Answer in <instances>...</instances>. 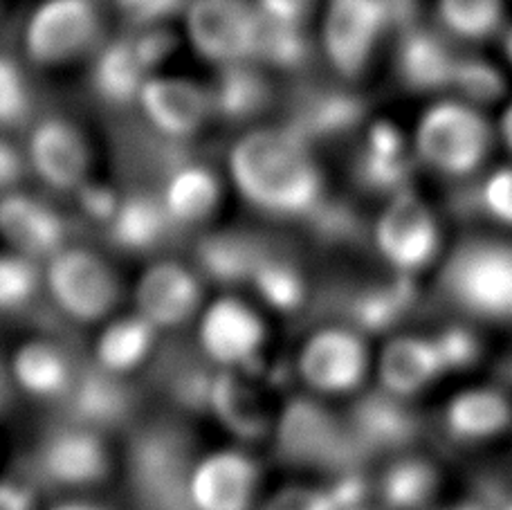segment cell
<instances>
[{"label": "cell", "instance_id": "obj_1", "mask_svg": "<svg viewBox=\"0 0 512 510\" xmlns=\"http://www.w3.org/2000/svg\"><path fill=\"white\" fill-rule=\"evenodd\" d=\"M227 173L245 203L265 216L301 221L326 196L313 144L288 124L243 133L227 156Z\"/></svg>", "mask_w": 512, "mask_h": 510}, {"label": "cell", "instance_id": "obj_2", "mask_svg": "<svg viewBox=\"0 0 512 510\" xmlns=\"http://www.w3.org/2000/svg\"><path fill=\"white\" fill-rule=\"evenodd\" d=\"M194 436L178 421L135 425L126 445V475L144 510H194L189 484L196 466Z\"/></svg>", "mask_w": 512, "mask_h": 510}, {"label": "cell", "instance_id": "obj_3", "mask_svg": "<svg viewBox=\"0 0 512 510\" xmlns=\"http://www.w3.org/2000/svg\"><path fill=\"white\" fill-rule=\"evenodd\" d=\"M438 290L472 320L512 324V243L495 236L461 241L443 261Z\"/></svg>", "mask_w": 512, "mask_h": 510}, {"label": "cell", "instance_id": "obj_4", "mask_svg": "<svg viewBox=\"0 0 512 510\" xmlns=\"http://www.w3.org/2000/svg\"><path fill=\"white\" fill-rule=\"evenodd\" d=\"M274 452L281 463L295 468H319L337 475L355 470L367 452L355 441L346 416L308 396H292L272 423Z\"/></svg>", "mask_w": 512, "mask_h": 510}, {"label": "cell", "instance_id": "obj_5", "mask_svg": "<svg viewBox=\"0 0 512 510\" xmlns=\"http://www.w3.org/2000/svg\"><path fill=\"white\" fill-rule=\"evenodd\" d=\"M492 147V126L477 104L441 99L420 115L414 153L436 173L468 178L486 162Z\"/></svg>", "mask_w": 512, "mask_h": 510}, {"label": "cell", "instance_id": "obj_6", "mask_svg": "<svg viewBox=\"0 0 512 510\" xmlns=\"http://www.w3.org/2000/svg\"><path fill=\"white\" fill-rule=\"evenodd\" d=\"M173 50L176 36L169 27H135L133 32L97 45L90 66V86L108 106H133L146 79L155 75Z\"/></svg>", "mask_w": 512, "mask_h": 510}, {"label": "cell", "instance_id": "obj_7", "mask_svg": "<svg viewBox=\"0 0 512 510\" xmlns=\"http://www.w3.org/2000/svg\"><path fill=\"white\" fill-rule=\"evenodd\" d=\"M43 286L59 313L77 324L106 320L120 299V281L106 259L70 243L45 261Z\"/></svg>", "mask_w": 512, "mask_h": 510}, {"label": "cell", "instance_id": "obj_8", "mask_svg": "<svg viewBox=\"0 0 512 510\" xmlns=\"http://www.w3.org/2000/svg\"><path fill=\"white\" fill-rule=\"evenodd\" d=\"M371 236L382 261L398 275L416 277L432 266L441 248L436 216L411 187L387 198Z\"/></svg>", "mask_w": 512, "mask_h": 510}, {"label": "cell", "instance_id": "obj_9", "mask_svg": "<svg viewBox=\"0 0 512 510\" xmlns=\"http://www.w3.org/2000/svg\"><path fill=\"white\" fill-rule=\"evenodd\" d=\"M102 36L95 0H45L25 27V54L36 66L57 68L93 52Z\"/></svg>", "mask_w": 512, "mask_h": 510}, {"label": "cell", "instance_id": "obj_10", "mask_svg": "<svg viewBox=\"0 0 512 510\" xmlns=\"http://www.w3.org/2000/svg\"><path fill=\"white\" fill-rule=\"evenodd\" d=\"M185 25L191 48L216 68L256 57L261 12L250 0H189Z\"/></svg>", "mask_w": 512, "mask_h": 510}, {"label": "cell", "instance_id": "obj_11", "mask_svg": "<svg viewBox=\"0 0 512 510\" xmlns=\"http://www.w3.org/2000/svg\"><path fill=\"white\" fill-rule=\"evenodd\" d=\"M367 335L346 324L324 326L301 344L295 371L306 389L317 396L353 394L369 371Z\"/></svg>", "mask_w": 512, "mask_h": 510}, {"label": "cell", "instance_id": "obj_12", "mask_svg": "<svg viewBox=\"0 0 512 510\" xmlns=\"http://www.w3.org/2000/svg\"><path fill=\"white\" fill-rule=\"evenodd\" d=\"M393 25L387 0H326L322 50L342 79L369 68L384 30Z\"/></svg>", "mask_w": 512, "mask_h": 510}, {"label": "cell", "instance_id": "obj_13", "mask_svg": "<svg viewBox=\"0 0 512 510\" xmlns=\"http://www.w3.org/2000/svg\"><path fill=\"white\" fill-rule=\"evenodd\" d=\"M32 466L41 481L57 488L81 490L102 484L113 461L104 432L63 418V423L41 439Z\"/></svg>", "mask_w": 512, "mask_h": 510}, {"label": "cell", "instance_id": "obj_14", "mask_svg": "<svg viewBox=\"0 0 512 510\" xmlns=\"http://www.w3.org/2000/svg\"><path fill=\"white\" fill-rule=\"evenodd\" d=\"M265 342L263 317L239 297H218L198 317L196 346L218 369L252 371L263 360Z\"/></svg>", "mask_w": 512, "mask_h": 510}, {"label": "cell", "instance_id": "obj_15", "mask_svg": "<svg viewBox=\"0 0 512 510\" xmlns=\"http://www.w3.org/2000/svg\"><path fill=\"white\" fill-rule=\"evenodd\" d=\"M27 165L45 187L75 191L90 180V147L75 124L63 117H43L25 144Z\"/></svg>", "mask_w": 512, "mask_h": 510}, {"label": "cell", "instance_id": "obj_16", "mask_svg": "<svg viewBox=\"0 0 512 510\" xmlns=\"http://www.w3.org/2000/svg\"><path fill=\"white\" fill-rule=\"evenodd\" d=\"M137 108L146 126L164 138L187 142L205 129L214 117L209 88L185 77L151 75L137 97Z\"/></svg>", "mask_w": 512, "mask_h": 510}, {"label": "cell", "instance_id": "obj_17", "mask_svg": "<svg viewBox=\"0 0 512 510\" xmlns=\"http://www.w3.org/2000/svg\"><path fill=\"white\" fill-rule=\"evenodd\" d=\"M59 403L66 409V421L106 434L131 423L137 409V391L128 376L108 371L93 360L90 364H77L66 396Z\"/></svg>", "mask_w": 512, "mask_h": 510}, {"label": "cell", "instance_id": "obj_18", "mask_svg": "<svg viewBox=\"0 0 512 510\" xmlns=\"http://www.w3.org/2000/svg\"><path fill=\"white\" fill-rule=\"evenodd\" d=\"M261 481V470L245 450L227 448L198 457L191 472L194 510H250Z\"/></svg>", "mask_w": 512, "mask_h": 510}, {"label": "cell", "instance_id": "obj_19", "mask_svg": "<svg viewBox=\"0 0 512 510\" xmlns=\"http://www.w3.org/2000/svg\"><path fill=\"white\" fill-rule=\"evenodd\" d=\"M135 311L160 331H173L196 317L203 304L198 272L178 261H158L135 284Z\"/></svg>", "mask_w": 512, "mask_h": 510}, {"label": "cell", "instance_id": "obj_20", "mask_svg": "<svg viewBox=\"0 0 512 510\" xmlns=\"http://www.w3.org/2000/svg\"><path fill=\"white\" fill-rule=\"evenodd\" d=\"M0 239L9 250L45 263L68 245V225L43 198L16 189L0 198Z\"/></svg>", "mask_w": 512, "mask_h": 510}, {"label": "cell", "instance_id": "obj_21", "mask_svg": "<svg viewBox=\"0 0 512 510\" xmlns=\"http://www.w3.org/2000/svg\"><path fill=\"white\" fill-rule=\"evenodd\" d=\"M407 400L382 387L355 400L346 423L367 457L378 452H398L414 443L420 421Z\"/></svg>", "mask_w": 512, "mask_h": 510}, {"label": "cell", "instance_id": "obj_22", "mask_svg": "<svg viewBox=\"0 0 512 510\" xmlns=\"http://www.w3.org/2000/svg\"><path fill=\"white\" fill-rule=\"evenodd\" d=\"M414 144H407L396 126L387 120L373 122L355 156V180L369 194L393 196L411 187L414 176Z\"/></svg>", "mask_w": 512, "mask_h": 510}, {"label": "cell", "instance_id": "obj_23", "mask_svg": "<svg viewBox=\"0 0 512 510\" xmlns=\"http://www.w3.org/2000/svg\"><path fill=\"white\" fill-rule=\"evenodd\" d=\"M367 106L360 95L340 86H306L290 104L288 126L310 144L340 140L358 126Z\"/></svg>", "mask_w": 512, "mask_h": 510}, {"label": "cell", "instance_id": "obj_24", "mask_svg": "<svg viewBox=\"0 0 512 510\" xmlns=\"http://www.w3.org/2000/svg\"><path fill=\"white\" fill-rule=\"evenodd\" d=\"M207 412L241 441L261 439L274 423V414L265 405L263 391L256 387L248 371L236 369L216 371Z\"/></svg>", "mask_w": 512, "mask_h": 510}, {"label": "cell", "instance_id": "obj_25", "mask_svg": "<svg viewBox=\"0 0 512 510\" xmlns=\"http://www.w3.org/2000/svg\"><path fill=\"white\" fill-rule=\"evenodd\" d=\"M337 299L342 302L340 308L346 326L362 335H376L405 320L418 302V286L411 275L393 272L389 281L353 288Z\"/></svg>", "mask_w": 512, "mask_h": 510}, {"label": "cell", "instance_id": "obj_26", "mask_svg": "<svg viewBox=\"0 0 512 510\" xmlns=\"http://www.w3.org/2000/svg\"><path fill=\"white\" fill-rule=\"evenodd\" d=\"M459 59L461 54H456L438 34L423 27H409L398 45L396 70L402 86L414 93H438L452 90Z\"/></svg>", "mask_w": 512, "mask_h": 510}, {"label": "cell", "instance_id": "obj_27", "mask_svg": "<svg viewBox=\"0 0 512 510\" xmlns=\"http://www.w3.org/2000/svg\"><path fill=\"white\" fill-rule=\"evenodd\" d=\"M445 376L434 338L400 335L387 344L378 358L380 387L391 394L411 398Z\"/></svg>", "mask_w": 512, "mask_h": 510}, {"label": "cell", "instance_id": "obj_28", "mask_svg": "<svg viewBox=\"0 0 512 510\" xmlns=\"http://www.w3.org/2000/svg\"><path fill=\"white\" fill-rule=\"evenodd\" d=\"M9 369L16 389L25 396L59 403L75 376L77 360L63 344L39 338L18 346L9 358Z\"/></svg>", "mask_w": 512, "mask_h": 510}, {"label": "cell", "instance_id": "obj_29", "mask_svg": "<svg viewBox=\"0 0 512 510\" xmlns=\"http://www.w3.org/2000/svg\"><path fill=\"white\" fill-rule=\"evenodd\" d=\"M104 227L115 248L135 254L162 248L169 234L180 230L164 209L160 194L151 191H133L122 196Z\"/></svg>", "mask_w": 512, "mask_h": 510}, {"label": "cell", "instance_id": "obj_30", "mask_svg": "<svg viewBox=\"0 0 512 510\" xmlns=\"http://www.w3.org/2000/svg\"><path fill=\"white\" fill-rule=\"evenodd\" d=\"M221 178L200 162L187 160L162 182L160 200L171 221L191 227L209 221L221 205Z\"/></svg>", "mask_w": 512, "mask_h": 510}, {"label": "cell", "instance_id": "obj_31", "mask_svg": "<svg viewBox=\"0 0 512 510\" xmlns=\"http://www.w3.org/2000/svg\"><path fill=\"white\" fill-rule=\"evenodd\" d=\"M512 421V400L495 387L465 389L445 409V427L452 439L479 443L495 439Z\"/></svg>", "mask_w": 512, "mask_h": 510}, {"label": "cell", "instance_id": "obj_32", "mask_svg": "<svg viewBox=\"0 0 512 510\" xmlns=\"http://www.w3.org/2000/svg\"><path fill=\"white\" fill-rule=\"evenodd\" d=\"M160 329L137 311L108 320L95 342V362L104 369L131 376L158 351Z\"/></svg>", "mask_w": 512, "mask_h": 510}, {"label": "cell", "instance_id": "obj_33", "mask_svg": "<svg viewBox=\"0 0 512 510\" xmlns=\"http://www.w3.org/2000/svg\"><path fill=\"white\" fill-rule=\"evenodd\" d=\"M256 61L230 63L218 68L212 95L214 117L223 122H250L272 102V84Z\"/></svg>", "mask_w": 512, "mask_h": 510}, {"label": "cell", "instance_id": "obj_34", "mask_svg": "<svg viewBox=\"0 0 512 510\" xmlns=\"http://www.w3.org/2000/svg\"><path fill=\"white\" fill-rule=\"evenodd\" d=\"M265 245L254 234L239 230L207 234L196 250L198 268L218 284H248Z\"/></svg>", "mask_w": 512, "mask_h": 510}, {"label": "cell", "instance_id": "obj_35", "mask_svg": "<svg viewBox=\"0 0 512 510\" xmlns=\"http://www.w3.org/2000/svg\"><path fill=\"white\" fill-rule=\"evenodd\" d=\"M216 371V364L209 362L196 346L194 351L162 353L155 378L178 407L187 412H207Z\"/></svg>", "mask_w": 512, "mask_h": 510}, {"label": "cell", "instance_id": "obj_36", "mask_svg": "<svg viewBox=\"0 0 512 510\" xmlns=\"http://www.w3.org/2000/svg\"><path fill=\"white\" fill-rule=\"evenodd\" d=\"M248 284L261 302L279 313H295L308 299V281L299 263L270 245H265Z\"/></svg>", "mask_w": 512, "mask_h": 510}, {"label": "cell", "instance_id": "obj_37", "mask_svg": "<svg viewBox=\"0 0 512 510\" xmlns=\"http://www.w3.org/2000/svg\"><path fill=\"white\" fill-rule=\"evenodd\" d=\"M441 477L432 461L420 457H400L389 463L378 481V495L389 510H420L432 502Z\"/></svg>", "mask_w": 512, "mask_h": 510}, {"label": "cell", "instance_id": "obj_38", "mask_svg": "<svg viewBox=\"0 0 512 510\" xmlns=\"http://www.w3.org/2000/svg\"><path fill=\"white\" fill-rule=\"evenodd\" d=\"M313 57V41L306 32V25L281 23L261 14L259 43H256L254 61L283 72H297L308 66Z\"/></svg>", "mask_w": 512, "mask_h": 510}, {"label": "cell", "instance_id": "obj_39", "mask_svg": "<svg viewBox=\"0 0 512 510\" xmlns=\"http://www.w3.org/2000/svg\"><path fill=\"white\" fill-rule=\"evenodd\" d=\"M438 18L459 39L483 41L504 27V0H438Z\"/></svg>", "mask_w": 512, "mask_h": 510}, {"label": "cell", "instance_id": "obj_40", "mask_svg": "<svg viewBox=\"0 0 512 510\" xmlns=\"http://www.w3.org/2000/svg\"><path fill=\"white\" fill-rule=\"evenodd\" d=\"M301 221L310 225V232L326 248H349L364 234V223L358 209L331 196L319 200L313 212Z\"/></svg>", "mask_w": 512, "mask_h": 510}, {"label": "cell", "instance_id": "obj_41", "mask_svg": "<svg viewBox=\"0 0 512 510\" xmlns=\"http://www.w3.org/2000/svg\"><path fill=\"white\" fill-rule=\"evenodd\" d=\"M41 263L14 250L0 254V313L21 311L43 286Z\"/></svg>", "mask_w": 512, "mask_h": 510}, {"label": "cell", "instance_id": "obj_42", "mask_svg": "<svg viewBox=\"0 0 512 510\" xmlns=\"http://www.w3.org/2000/svg\"><path fill=\"white\" fill-rule=\"evenodd\" d=\"M32 88L23 68L0 52V133L18 129L32 115Z\"/></svg>", "mask_w": 512, "mask_h": 510}, {"label": "cell", "instance_id": "obj_43", "mask_svg": "<svg viewBox=\"0 0 512 510\" xmlns=\"http://www.w3.org/2000/svg\"><path fill=\"white\" fill-rule=\"evenodd\" d=\"M452 90L470 104H490L504 95V75L492 63L477 57H461L456 66Z\"/></svg>", "mask_w": 512, "mask_h": 510}, {"label": "cell", "instance_id": "obj_44", "mask_svg": "<svg viewBox=\"0 0 512 510\" xmlns=\"http://www.w3.org/2000/svg\"><path fill=\"white\" fill-rule=\"evenodd\" d=\"M474 207L492 221L512 227V167H499L472 191Z\"/></svg>", "mask_w": 512, "mask_h": 510}, {"label": "cell", "instance_id": "obj_45", "mask_svg": "<svg viewBox=\"0 0 512 510\" xmlns=\"http://www.w3.org/2000/svg\"><path fill=\"white\" fill-rule=\"evenodd\" d=\"M438 355H441L445 373L463 371L481 358V340L477 333L463 324L447 326L441 333L432 335Z\"/></svg>", "mask_w": 512, "mask_h": 510}, {"label": "cell", "instance_id": "obj_46", "mask_svg": "<svg viewBox=\"0 0 512 510\" xmlns=\"http://www.w3.org/2000/svg\"><path fill=\"white\" fill-rule=\"evenodd\" d=\"M263 510H337L326 486H286L274 493Z\"/></svg>", "mask_w": 512, "mask_h": 510}, {"label": "cell", "instance_id": "obj_47", "mask_svg": "<svg viewBox=\"0 0 512 510\" xmlns=\"http://www.w3.org/2000/svg\"><path fill=\"white\" fill-rule=\"evenodd\" d=\"M25 173H30L25 149L16 147L14 142H9L0 135V198L16 191L21 180L25 178Z\"/></svg>", "mask_w": 512, "mask_h": 510}, {"label": "cell", "instance_id": "obj_48", "mask_svg": "<svg viewBox=\"0 0 512 510\" xmlns=\"http://www.w3.org/2000/svg\"><path fill=\"white\" fill-rule=\"evenodd\" d=\"M315 0H254V5L265 18L281 23L306 25L308 14L313 12Z\"/></svg>", "mask_w": 512, "mask_h": 510}, {"label": "cell", "instance_id": "obj_49", "mask_svg": "<svg viewBox=\"0 0 512 510\" xmlns=\"http://www.w3.org/2000/svg\"><path fill=\"white\" fill-rule=\"evenodd\" d=\"M0 510H36L32 486L18 479L0 481Z\"/></svg>", "mask_w": 512, "mask_h": 510}, {"label": "cell", "instance_id": "obj_50", "mask_svg": "<svg viewBox=\"0 0 512 510\" xmlns=\"http://www.w3.org/2000/svg\"><path fill=\"white\" fill-rule=\"evenodd\" d=\"M16 382L12 378V369H9V360L0 355V416H3L9 407H12V400L16 394Z\"/></svg>", "mask_w": 512, "mask_h": 510}, {"label": "cell", "instance_id": "obj_51", "mask_svg": "<svg viewBox=\"0 0 512 510\" xmlns=\"http://www.w3.org/2000/svg\"><path fill=\"white\" fill-rule=\"evenodd\" d=\"M387 3H389V9H391L393 23L405 25L411 18V12H414L418 0H387Z\"/></svg>", "mask_w": 512, "mask_h": 510}, {"label": "cell", "instance_id": "obj_52", "mask_svg": "<svg viewBox=\"0 0 512 510\" xmlns=\"http://www.w3.org/2000/svg\"><path fill=\"white\" fill-rule=\"evenodd\" d=\"M499 135L501 140H504L506 149L512 151V102L506 106V111L501 113V120H499Z\"/></svg>", "mask_w": 512, "mask_h": 510}, {"label": "cell", "instance_id": "obj_53", "mask_svg": "<svg viewBox=\"0 0 512 510\" xmlns=\"http://www.w3.org/2000/svg\"><path fill=\"white\" fill-rule=\"evenodd\" d=\"M50 510H104V508L93 504V502H81V499H75V502H63Z\"/></svg>", "mask_w": 512, "mask_h": 510}, {"label": "cell", "instance_id": "obj_54", "mask_svg": "<svg viewBox=\"0 0 512 510\" xmlns=\"http://www.w3.org/2000/svg\"><path fill=\"white\" fill-rule=\"evenodd\" d=\"M504 52H506V57H508L510 66H512V27L504 30Z\"/></svg>", "mask_w": 512, "mask_h": 510}, {"label": "cell", "instance_id": "obj_55", "mask_svg": "<svg viewBox=\"0 0 512 510\" xmlns=\"http://www.w3.org/2000/svg\"><path fill=\"white\" fill-rule=\"evenodd\" d=\"M441 510H490V508L470 502V504H459V506H450V508H441Z\"/></svg>", "mask_w": 512, "mask_h": 510}, {"label": "cell", "instance_id": "obj_56", "mask_svg": "<svg viewBox=\"0 0 512 510\" xmlns=\"http://www.w3.org/2000/svg\"><path fill=\"white\" fill-rule=\"evenodd\" d=\"M113 3H115L117 7H120V9H122V12H126V9H128V7H131V5L135 3V0H113Z\"/></svg>", "mask_w": 512, "mask_h": 510}, {"label": "cell", "instance_id": "obj_57", "mask_svg": "<svg viewBox=\"0 0 512 510\" xmlns=\"http://www.w3.org/2000/svg\"><path fill=\"white\" fill-rule=\"evenodd\" d=\"M499 510H512V502H508V504H504V506H501Z\"/></svg>", "mask_w": 512, "mask_h": 510}, {"label": "cell", "instance_id": "obj_58", "mask_svg": "<svg viewBox=\"0 0 512 510\" xmlns=\"http://www.w3.org/2000/svg\"><path fill=\"white\" fill-rule=\"evenodd\" d=\"M355 510H371V508H367V506H362V508H355Z\"/></svg>", "mask_w": 512, "mask_h": 510}]
</instances>
